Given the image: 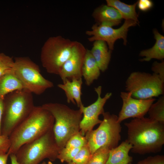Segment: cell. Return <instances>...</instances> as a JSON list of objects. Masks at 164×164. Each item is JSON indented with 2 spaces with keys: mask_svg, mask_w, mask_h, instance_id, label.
<instances>
[{
  "mask_svg": "<svg viewBox=\"0 0 164 164\" xmlns=\"http://www.w3.org/2000/svg\"><path fill=\"white\" fill-rule=\"evenodd\" d=\"M125 125L132 152L139 154L160 152L164 144V124L149 118H134Z\"/></svg>",
  "mask_w": 164,
  "mask_h": 164,
  "instance_id": "1",
  "label": "cell"
},
{
  "mask_svg": "<svg viewBox=\"0 0 164 164\" xmlns=\"http://www.w3.org/2000/svg\"><path fill=\"white\" fill-rule=\"evenodd\" d=\"M53 117L42 106H35L29 116L18 125L9 136V154H15L23 145L32 141L53 129Z\"/></svg>",
  "mask_w": 164,
  "mask_h": 164,
  "instance_id": "2",
  "label": "cell"
},
{
  "mask_svg": "<svg viewBox=\"0 0 164 164\" xmlns=\"http://www.w3.org/2000/svg\"><path fill=\"white\" fill-rule=\"evenodd\" d=\"M50 111L54 119L53 131L60 150L73 135L80 131L82 113L79 108L75 110L67 105L57 103H49L42 106Z\"/></svg>",
  "mask_w": 164,
  "mask_h": 164,
  "instance_id": "3",
  "label": "cell"
},
{
  "mask_svg": "<svg viewBox=\"0 0 164 164\" xmlns=\"http://www.w3.org/2000/svg\"><path fill=\"white\" fill-rule=\"evenodd\" d=\"M32 94L25 89L9 93L4 101L2 135L9 137L14 129L30 114L35 106Z\"/></svg>",
  "mask_w": 164,
  "mask_h": 164,
  "instance_id": "4",
  "label": "cell"
},
{
  "mask_svg": "<svg viewBox=\"0 0 164 164\" xmlns=\"http://www.w3.org/2000/svg\"><path fill=\"white\" fill-rule=\"evenodd\" d=\"M60 150L52 129L22 145L15 155L19 164H39L45 159H57Z\"/></svg>",
  "mask_w": 164,
  "mask_h": 164,
  "instance_id": "5",
  "label": "cell"
},
{
  "mask_svg": "<svg viewBox=\"0 0 164 164\" xmlns=\"http://www.w3.org/2000/svg\"><path fill=\"white\" fill-rule=\"evenodd\" d=\"M102 115L103 119L99 126L85 135L92 154L102 147L110 149L117 147L121 139V127L118 116L109 112H104Z\"/></svg>",
  "mask_w": 164,
  "mask_h": 164,
  "instance_id": "6",
  "label": "cell"
},
{
  "mask_svg": "<svg viewBox=\"0 0 164 164\" xmlns=\"http://www.w3.org/2000/svg\"><path fill=\"white\" fill-rule=\"evenodd\" d=\"M74 41L61 36L50 37L46 41L42 48L40 58L47 72L59 75L70 55Z\"/></svg>",
  "mask_w": 164,
  "mask_h": 164,
  "instance_id": "7",
  "label": "cell"
},
{
  "mask_svg": "<svg viewBox=\"0 0 164 164\" xmlns=\"http://www.w3.org/2000/svg\"><path fill=\"white\" fill-rule=\"evenodd\" d=\"M14 73L24 89L37 95L53 87V84L41 74L39 66L28 57H15Z\"/></svg>",
  "mask_w": 164,
  "mask_h": 164,
  "instance_id": "8",
  "label": "cell"
},
{
  "mask_svg": "<svg viewBox=\"0 0 164 164\" xmlns=\"http://www.w3.org/2000/svg\"><path fill=\"white\" fill-rule=\"evenodd\" d=\"M164 82L159 76L154 73L135 71L132 72L127 78L125 90L131 93L134 98L146 99L162 95Z\"/></svg>",
  "mask_w": 164,
  "mask_h": 164,
  "instance_id": "9",
  "label": "cell"
},
{
  "mask_svg": "<svg viewBox=\"0 0 164 164\" xmlns=\"http://www.w3.org/2000/svg\"><path fill=\"white\" fill-rule=\"evenodd\" d=\"M138 22L131 20H125L122 25L117 29H114L109 26L98 25H93L91 30H87L86 34L91 37L88 40L91 42L98 40L104 41L107 43L109 49H114L115 41L118 39H122L124 44L127 42V32L129 27L136 26Z\"/></svg>",
  "mask_w": 164,
  "mask_h": 164,
  "instance_id": "10",
  "label": "cell"
},
{
  "mask_svg": "<svg viewBox=\"0 0 164 164\" xmlns=\"http://www.w3.org/2000/svg\"><path fill=\"white\" fill-rule=\"evenodd\" d=\"M94 91L97 95V100L88 106L85 107L83 105L79 108L83 114L80 124V132L83 136L93 130L96 125L101 123L102 120L99 119V116L104 112V105L112 95L111 93L108 92L101 97L102 87L100 86L95 87Z\"/></svg>",
  "mask_w": 164,
  "mask_h": 164,
  "instance_id": "11",
  "label": "cell"
},
{
  "mask_svg": "<svg viewBox=\"0 0 164 164\" xmlns=\"http://www.w3.org/2000/svg\"><path fill=\"white\" fill-rule=\"evenodd\" d=\"M120 96L123 104L118 116V121L120 123L130 118H138L144 117L155 100L153 98L146 99L135 98L129 92H121Z\"/></svg>",
  "mask_w": 164,
  "mask_h": 164,
  "instance_id": "12",
  "label": "cell"
},
{
  "mask_svg": "<svg viewBox=\"0 0 164 164\" xmlns=\"http://www.w3.org/2000/svg\"><path fill=\"white\" fill-rule=\"evenodd\" d=\"M87 50L81 43L74 41L70 55L59 74L63 82L66 79L82 78V68Z\"/></svg>",
  "mask_w": 164,
  "mask_h": 164,
  "instance_id": "13",
  "label": "cell"
},
{
  "mask_svg": "<svg viewBox=\"0 0 164 164\" xmlns=\"http://www.w3.org/2000/svg\"><path fill=\"white\" fill-rule=\"evenodd\" d=\"M92 16L97 24L111 27L119 25L123 19L117 9L107 5H102L95 9Z\"/></svg>",
  "mask_w": 164,
  "mask_h": 164,
  "instance_id": "14",
  "label": "cell"
},
{
  "mask_svg": "<svg viewBox=\"0 0 164 164\" xmlns=\"http://www.w3.org/2000/svg\"><path fill=\"white\" fill-rule=\"evenodd\" d=\"M82 84V78L71 80L66 79L63 84H59L57 86L64 92L67 102L77 104L79 108L83 105L81 99Z\"/></svg>",
  "mask_w": 164,
  "mask_h": 164,
  "instance_id": "15",
  "label": "cell"
},
{
  "mask_svg": "<svg viewBox=\"0 0 164 164\" xmlns=\"http://www.w3.org/2000/svg\"><path fill=\"white\" fill-rule=\"evenodd\" d=\"M90 51L100 71H105L108 68L111 53L106 43L100 40L94 41Z\"/></svg>",
  "mask_w": 164,
  "mask_h": 164,
  "instance_id": "16",
  "label": "cell"
},
{
  "mask_svg": "<svg viewBox=\"0 0 164 164\" xmlns=\"http://www.w3.org/2000/svg\"><path fill=\"white\" fill-rule=\"evenodd\" d=\"M132 148V145L126 139L119 145L110 150L109 156L106 164H129L132 158L129 152Z\"/></svg>",
  "mask_w": 164,
  "mask_h": 164,
  "instance_id": "17",
  "label": "cell"
},
{
  "mask_svg": "<svg viewBox=\"0 0 164 164\" xmlns=\"http://www.w3.org/2000/svg\"><path fill=\"white\" fill-rule=\"evenodd\" d=\"M100 69L90 50L87 49L82 68V77L87 86L91 85L98 79L100 75Z\"/></svg>",
  "mask_w": 164,
  "mask_h": 164,
  "instance_id": "18",
  "label": "cell"
},
{
  "mask_svg": "<svg viewBox=\"0 0 164 164\" xmlns=\"http://www.w3.org/2000/svg\"><path fill=\"white\" fill-rule=\"evenodd\" d=\"M153 33L155 43L151 48L140 52L139 56L145 57L141 59V61H149L152 59L163 60L164 58V36L156 29L154 30Z\"/></svg>",
  "mask_w": 164,
  "mask_h": 164,
  "instance_id": "19",
  "label": "cell"
},
{
  "mask_svg": "<svg viewBox=\"0 0 164 164\" xmlns=\"http://www.w3.org/2000/svg\"><path fill=\"white\" fill-rule=\"evenodd\" d=\"M24 89L14 71L7 73L0 78V97L5 96L14 91Z\"/></svg>",
  "mask_w": 164,
  "mask_h": 164,
  "instance_id": "20",
  "label": "cell"
},
{
  "mask_svg": "<svg viewBox=\"0 0 164 164\" xmlns=\"http://www.w3.org/2000/svg\"><path fill=\"white\" fill-rule=\"evenodd\" d=\"M107 5L117 9L123 19L138 23V15L135 10L137 2L132 5H128L118 0H106Z\"/></svg>",
  "mask_w": 164,
  "mask_h": 164,
  "instance_id": "21",
  "label": "cell"
},
{
  "mask_svg": "<svg viewBox=\"0 0 164 164\" xmlns=\"http://www.w3.org/2000/svg\"><path fill=\"white\" fill-rule=\"evenodd\" d=\"M149 118L164 124V96L160 97L150 106L148 112Z\"/></svg>",
  "mask_w": 164,
  "mask_h": 164,
  "instance_id": "22",
  "label": "cell"
},
{
  "mask_svg": "<svg viewBox=\"0 0 164 164\" xmlns=\"http://www.w3.org/2000/svg\"><path fill=\"white\" fill-rule=\"evenodd\" d=\"M110 150L106 146L97 149L92 154L87 164H106Z\"/></svg>",
  "mask_w": 164,
  "mask_h": 164,
  "instance_id": "23",
  "label": "cell"
},
{
  "mask_svg": "<svg viewBox=\"0 0 164 164\" xmlns=\"http://www.w3.org/2000/svg\"><path fill=\"white\" fill-rule=\"evenodd\" d=\"M14 60L12 57L4 53H0V78L13 72Z\"/></svg>",
  "mask_w": 164,
  "mask_h": 164,
  "instance_id": "24",
  "label": "cell"
},
{
  "mask_svg": "<svg viewBox=\"0 0 164 164\" xmlns=\"http://www.w3.org/2000/svg\"><path fill=\"white\" fill-rule=\"evenodd\" d=\"M92 154L87 143L80 148L72 161L77 164H87Z\"/></svg>",
  "mask_w": 164,
  "mask_h": 164,
  "instance_id": "25",
  "label": "cell"
},
{
  "mask_svg": "<svg viewBox=\"0 0 164 164\" xmlns=\"http://www.w3.org/2000/svg\"><path fill=\"white\" fill-rule=\"evenodd\" d=\"M87 143V140L85 136L82 135L79 132L73 135L69 139L64 147L80 149Z\"/></svg>",
  "mask_w": 164,
  "mask_h": 164,
  "instance_id": "26",
  "label": "cell"
},
{
  "mask_svg": "<svg viewBox=\"0 0 164 164\" xmlns=\"http://www.w3.org/2000/svg\"><path fill=\"white\" fill-rule=\"evenodd\" d=\"M80 149L64 147L59 151L57 159L63 163L69 162L72 161Z\"/></svg>",
  "mask_w": 164,
  "mask_h": 164,
  "instance_id": "27",
  "label": "cell"
},
{
  "mask_svg": "<svg viewBox=\"0 0 164 164\" xmlns=\"http://www.w3.org/2000/svg\"><path fill=\"white\" fill-rule=\"evenodd\" d=\"M137 164H164V156L157 155L149 156L139 161Z\"/></svg>",
  "mask_w": 164,
  "mask_h": 164,
  "instance_id": "28",
  "label": "cell"
},
{
  "mask_svg": "<svg viewBox=\"0 0 164 164\" xmlns=\"http://www.w3.org/2000/svg\"><path fill=\"white\" fill-rule=\"evenodd\" d=\"M152 70L153 73L158 75L162 81L164 82V62L161 63L155 62L152 67Z\"/></svg>",
  "mask_w": 164,
  "mask_h": 164,
  "instance_id": "29",
  "label": "cell"
},
{
  "mask_svg": "<svg viewBox=\"0 0 164 164\" xmlns=\"http://www.w3.org/2000/svg\"><path fill=\"white\" fill-rule=\"evenodd\" d=\"M137 5L140 10L143 11H146L152 7L153 3L149 0H140L137 2Z\"/></svg>",
  "mask_w": 164,
  "mask_h": 164,
  "instance_id": "30",
  "label": "cell"
},
{
  "mask_svg": "<svg viewBox=\"0 0 164 164\" xmlns=\"http://www.w3.org/2000/svg\"><path fill=\"white\" fill-rule=\"evenodd\" d=\"M10 146L9 137L2 135H0V149L8 151Z\"/></svg>",
  "mask_w": 164,
  "mask_h": 164,
  "instance_id": "31",
  "label": "cell"
},
{
  "mask_svg": "<svg viewBox=\"0 0 164 164\" xmlns=\"http://www.w3.org/2000/svg\"><path fill=\"white\" fill-rule=\"evenodd\" d=\"M8 151L0 149V164H7V159L9 154Z\"/></svg>",
  "mask_w": 164,
  "mask_h": 164,
  "instance_id": "32",
  "label": "cell"
},
{
  "mask_svg": "<svg viewBox=\"0 0 164 164\" xmlns=\"http://www.w3.org/2000/svg\"><path fill=\"white\" fill-rule=\"evenodd\" d=\"M4 98L0 97V135H2V122L4 110Z\"/></svg>",
  "mask_w": 164,
  "mask_h": 164,
  "instance_id": "33",
  "label": "cell"
},
{
  "mask_svg": "<svg viewBox=\"0 0 164 164\" xmlns=\"http://www.w3.org/2000/svg\"><path fill=\"white\" fill-rule=\"evenodd\" d=\"M9 156L11 160V164H19L17 160L15 154H11Z\"/></svg>",
  "mask_w": 164,
  "mask_h": 164,
  "instance_id": "34",
  "label": "cell"
},
{
  "mask_svg": "<svg viewBox=\"0 0 164 164\" xmlns=\"http://www.w3.org/2000/svg\"><path fill=\"white\" fill-rule=\"evenodd\" d=\"M39 164H53L51 161H49L47 163H46L45 162H43L41 163H39Z\"/></svg>",
  "mask_w": 164,
  "mask_h": 164,
  "instance_id": "35",
  "label": "cell"
},
{
  "mask_svg": "<svg viewBox=\"0 0 164 164\" xmlns=\"http://www.w3.org/2000/svg\"><path fill=\"white\" fill-rule=\"evenodd\" d=\"M67 164H77L73 162V161H71L69 162Z\"/></svg>",
  "mask_w": 164,
  "mask_h": 164,
  "instance_id": "36",
  "label": "cell"
},
{
  "mask_svg": "<svg viewBox=\"0 0 164 164\" xmlns=\"http://www.w3.org/2000/svg\"></svg>",
  "mask_w": 164,
  "mask_h": 164,
  "instance_id": "37",
  "label": "cell"
}]
</instances>
